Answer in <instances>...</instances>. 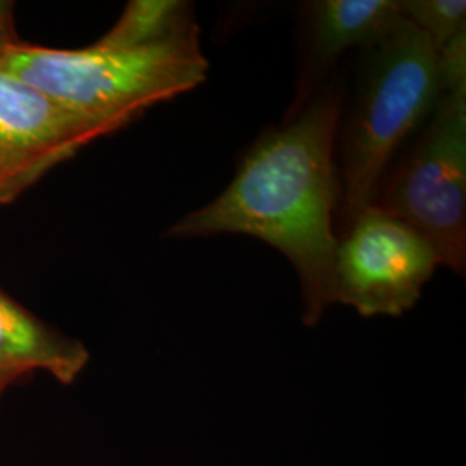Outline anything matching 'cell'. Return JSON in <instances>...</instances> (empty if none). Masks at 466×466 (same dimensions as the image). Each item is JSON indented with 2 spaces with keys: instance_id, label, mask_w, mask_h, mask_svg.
Segmentation results:
<instances>
[{
  "instance_id": "1",
  "label": "cell",
  "mask_w": 466,
  "mask_h": 466,
  "mask_svg": "<svg viewBox=\"0 0 466 466\" xmlns=\"http://www.w3.org/2000/svg\"><path fill=\"white\" fill-rule=\"evenodd\" d=\"M342 107V86L332 80L298 116L252 144L217 199L167 230L177 238L249 235L280 250L299 275L302 321L311 329L335 304L340 202L335 142Z\"/></svg>"
},
{
  "instance_id": "2",
  "label": "cell",
  "mask_w": 466,
  "mask_h": 466,
  "mask_svg": "<svg viewBox=\"0 0 466 466\" xmlns=\"http://www.w3.org/2000/svg\"><path fill=\"white\" fill-rule=\"evenodd\" d=\"M0 66L113 132L150 107L198 88L209 71L198 23L140 47L97 40L84 49H50L17 40L2 50Z\"/></svg>"
},
{
  "instance_id": "3",
  "label": "cell",
  "mask_w": 466,
  "mask_h": 466,
  "mask_svg": "<svg viewBox=\"0 0 466 466\" xmlns=\"http://www.w3.org/2000/svg\"><path fill=\"white\" fill-rule=\"evenodd\" d=\"M442 96L439 50L400 17L365 49L340 138V202L335 230L346 232L373 206L406 138L432 115Z\"/></svg>"
},
{
  "instance_id": "4",
  "label": "cell",
  "mask_w": 466,
  "mask_h": 466,
  "mask_svg": "<svg viewBox=\"0 0 466 466\" xmlns=\"http://www.w3.org/2000/svg\"><path fill=\"white\" fill-rule=\"evenodd\" d=\"M373 206L415 228L431 242L439 265L465 277L466 86L441 96Z\"/></svg>"
},
{
  "instance_id": "5",
  "label": "cell",
  "mask_w": 466,
  "mask_h": 466,
  "mask_svg": "<svg viewBox=\"0 0 466 466\" xmlns=\"http://www.w3.org/2000/svg\"><path fill=\"white\" fill-rule=\"evenodd\" d=\"M437 267L423 235L370 206L339 238L335 302L365 318L400 317L420 300Z\"/></svg>"
},
{
  "instance_id": "6",
  "label": "cell",
  "mask_w": 466,
  "mask_h": 466,
  "mask_svg": "<svg viewBox=\"0 0 466 466\" xmlns=\"http://www.w3.org/2000/svg\"><path fill=\"white\" fill-rule=\"evenodd\" d=\"M111 128L80 116L0 66V157L44 173Z\"/></svg>"
},
{
  "instance_id": "7",
  "label": "cell",
  "mask_w": 466,
  "mask_h": 466,
  "mask_svg": "<svg viewBox=\"0 0 466 466\" xmlns=\"http://www.w3.org/2000/svg\"><path fill=\"white\" fill-rule=\"evenodd\" d=\"M400 17V0H315L304 4L299 78L285 121L298 116L317 97L346 52L368 49Z\"/></svg>"
},
{
  "instance_id": "8",
  "label": "cell",
  "mask_w": 466,
  "mask_h": 466,
  "mask_svg": "<svg viewBox=\"0 0 466 466\" xmlns=\"http://www.w3.org/2000/svg\"><path fill=\"white\" fill-rule=\"evenodd\" d=\"M90 352L80 340L56 330L0 290V375L19 379L47 371L69 385L88 365Z\"/></svg>"
},
{
  "instance_id": "9",
  "label": "cell",
  "mask_w": 466,
  "mask_h": 466,
  "mask_svg": "<svg viewBox=\"0 0 466 466\" xmlns=\"http://www.w3.org/2000/svg\"><path fill=\"white\" fill-rule=\"evenodd\" d=\"M194 23L198 21L188 2L132 0L100 42L121 47L150 46L184 32Z\"/></svg>"
},
{
  "instance_id": "10",
  "label": "cell",
  "mask_w": 466,
  "mask_h": 466,
  "mask_svg": "<svg viewBox=\"0 0 466 466\" xmlns=\"http://www.w3.org/2000/svg\"><path fill=\"white\" fill-rule=\"evenodd\" d=\"M400 13L427 35L437 50L466 34L465 0H400Z\"/></svg>"
},
{
  "instance_id": "11",
  "label": "cell",
  "mask_w": 466,
  "mask_h": 466,
  "mask_svg": "<svg viewBox=\"0 0 466 466\" xmlns=\"http://www.w3.org/2000/svg\"><path fill=\"white\" fill-rule=\"evenodd\" d=\"M439 76L442 94L466 86V34L458 35L439 50Z\"/></svg>"
},
{
  "instance_id": "12",
  "label": "cell",
  "mask_w": 466,
  "mask_h": 466,
  "mask_svg": "<svg viewBox=\"0 0 466 466\" xmlns=\"http://www.w3.org/2000/svg\"><path fill=\"white\" fill-rule=\"evenodd\" d=\"M42 175L46 173L40 169L17 167L0 157V204L16 199L23 190L35 184Z\"/></svg>"
},
{
  "instance_id": "13",
  "label": "cell",
  "mask_w": 466,
  "mask_h": 466,
  "mask_svg": "<svg viewBox=\"0 0 466 466\" xmlns=\"http://www.w3.org/2000/svg\"><path fill=\"white\" fill-rule=\"evenodd\" d=\"M17 42L15 30V7L11 2H0V54L7 46Z\"/></svg>"
},
{
  "instance_id": "14",
  "label": "cell",
  "mask_w": 466,
  "mask_h": 466,
  "mask_svg": "<svg viewBox=\"0 0 466 466\" xmlns=\"http://www.w3.org/2000/svg\"><path fill=\"white\" fill-rule=\"evenodd\" d=\"M16 380V379H13V377H4V375H0V394L4 392V389L9 385V383H13Z\"/></svg>"
}]
</instances>
